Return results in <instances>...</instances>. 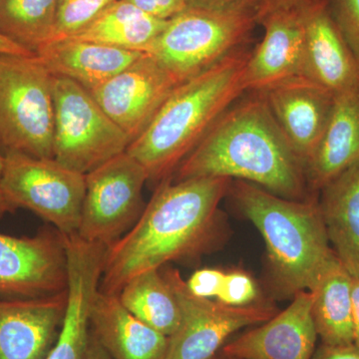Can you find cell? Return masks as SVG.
I'll use <instances>...</instances> for the list:
<instances>
[{"label": "cell", "mask_w": 359, "mask_h": 359, "mask_svg": "<svg viewBox=\"0 0 359 359\" xmlns=\"http://www.w3.org/2000/svg\"><path fill=\"white\" fill-rule=\"evenodd\" d=\"M53 75L37 55H0V146L53 158Z\"/></svg>", "instance_id": "6"}, {"label": "cell", "mask_w": 359, "mask_h": 359, "mask_svg": "<svg viewBox=\"0 0 359 359\" xmlns=\"http://www.w3.org/2000/svg\"><path fill=\"white\" fill-rule=\"evenodd\" d=\"M53 158L87 174L123 154L131 140L104 112L88 90L68 78L53 76Z\"/></svg>", "instance_id": "8"}, {"label": "cell", "mask_w": 359, "mask_h": 359, "mask_svg": "<svg viewBox=\"0 0 359 359\" xmlns=\"http://www.w3.org/2000/svg\"><path fill=\"white\" fill-rule=\"evenodd\" d=\"M143 54L73 39L53 40L36 52L53 76L68 78L88 91L116 76Z\"/></svg>", "instance_id": "20"}, {"label": "cell", "mask_w": 359, "mask_h": 359, "mask_svg": "<svg viewBox=\"0 0 359 359\" xmlns=\"http://www.w3.org/2000/svg\"><path fill=\"white\" fill-rule=\"evenodd\" d=\"M212 359H240V358H231V356H226L224 355V354H219V356H215Z\"/></svg>", "instance_id": "39"}, {"label": "cell", "mask_w": 359, "mask_h": 359, "mask_svg": "<svg viewBox=\"0 0 359 359\" xmlns=\"http://www.w3.org/2000/svg\"><path fill=\"white\" fill-rule=\"evenodd\" d=\"M351 299H353L354 344L359 346V276H353Z\"/></svg>", "instance_id": "34"}, {"label": "cell", "mask_w": 359, "mask_h": 359, "mask_svg": "<svg viewBox=\"0 0 359 359\" xmlns=\"http://www.w3.org/2000/svg\"><path fill=\"white\" fill-rule=\"evenodd\" d=\"M178 85L155 58L144 53L116 76L89 92L132 143L147 128Z\"/></svg>", "instance_id": "12"}, {"label": "cell", "mask_w": 359, "mask_h": 359, "mask_svg": "<svg viewBox=\"0 0 359 359\" xmlns=\"http://www.w3.org/2000/svg\"><path fill=\"white\" fill-rule=\"evenodd\" d=\"M353 276L335 256L321 271L311 287V316L321 344H354Z\"/></svg>", "instance_id": "23"}, {"label": "cell", "mask_w": 359, "mask_h": 359, "mask_svg": "<svg viewBox=\"0 0 359 359\" xmlns=\"http://www.w3.org/2000/svg\"><path fill=\"white\" fill-rule=\"evenodd\" d=\"M67 252V302L57 337L44 359H84L90 335V311L100 287L103 245L70 238Z\"/></svg>", "instance_id": "13"}, {"label": "cell", "mask_w": 359, "mask_h": 359, "mask_svg": "<svg viewBox=\"0 0 359 359\" xmlns=\"http://www.w3.org/2000/svg\"><path fill=\"white\" fill-rule=\"evenodd\" d=\"M313 359H359V346L355 344L346 346L321 344L314 351Z\"/></svg>", "instance_id": "32"}, {"label": "cell", "mask_w": 359, "mask_h": 359, "mask_svg": "<svg viewBox=\"0 0 359 359\" xmlns=\"http://www.w3.org/2000/svg\"><path fill=\"white\" fill-rule=\"evenodd\" d=\"M117 295L130 313L161 334L170 337L178 328V302L161 269L134 276Z\"/></svg>", "instance_id": "25"}, {"label": "cell", "mask_w": 359, "mask_h": 359, "mask_svg": "<svg viewBox=\"0 0 359 359\" xmlns=\"http://www.w3.org/2000/svg\"><path fill=\"white\" fill-rule=\"evenodd\" d=\"M261 93L276 124L306 167L325 134L337 95L302 76L285 80Z\"/></svg>", "instance_id": "14"}, {"label": "cell", "mask_w": 359, "mask_h": 359, "mask_svg": "<svg viewBox=\"0 0 359 359\" xmlns=\"http://www.w3.org/2000/svg\"><path fill=\"white\" fill-rule=\"evenodd\" d=\"M166 23L127 0H116L81 30L65 39L147 53Z\"/></svg>", "instance_id": "24"}, {"label": "cell", "mask_w": 359, "mask_h": 359, "mask_svg": "<svg viewBox=\"0 0 359 359\" xmlns=\"http://www.w3.org/2000/svg\"><path fill=\"white\" fill-rule=\"evenodd\" d=\"M229 193L266 243L269 273L280 297L313 287L334 257L318 205V195L285 199L261 187L237 180Z\"/></svg>", "instance_id": "4"}, {"label": "cell", "mask_w": 359, "mask_h": 359, "mask_svg": "<svg viewBox=\"0 0 359 359\" xmlns=\"http://www.w3.org/2000/svg\"><path fill=\"white\" fill-rule=\"evenodd\" d=\"M302 76L332 93L359 86V62L330 14L327 0L306 7Z\"/></svg>", "instance_id": "17"}, {"label": "cell", "mask_w": 359, "mask_h": 359, "mask_svg": "<svg viewBox=\"0 0 359 359\" xmlns=\"http://www.w3.org/2000/svg\"><path fill=\"white\" fill-rule=\"evenodd\" d=\"M231 184L228 178L161 182L131 230L106 249L99 290L117 295L137 275L211 252L223 233L219 205Z\"/></svg>", "instance_id": "1"}, {"label": "cell", "mask_w": 359, "mask_h": 359, "mask_svg": "<svg viewBox=\"0 0 359 359\" xmlns=\"http://www.w3.org/2000/svg\"><path fill=\"white\" fill-rule=\"evenodd\" d=\"M66 237L55 228L33 237L0 233V294L30 299L67 290Z\"/></svg>", "instance_id": "11"}, {"label": "cell", "mask_w": 359, "mask_h": 359, "mask_svg": "<svg viewBox=\"0 0 359 359\" xmlns=\"http://www.w3.org/2000/svg\"><path fill=\"white\" fill-rule=\"evenodd\" d=\"M149 15L169 20L187 8V0H127Z\"/></svg>", "instance_id": "31"}, {"label": "cell", "mask_w": 359, "mask_h": 359, "mask_svg": "<svg viewBox=\"0 0 359 359\" xmlns=\"http://www.w3.org/2000/svg\"><path fill=\"white\" fill-rule=\"evenodd\" d=\"M0 55L33 56L36 54L0 34Z\"/></svg>", "instance_id": "35"}, {"label": "cell", "mask_w": 359, "mask_h": 359, "mask_svg": "<svg viewBox=\"0 0 359 359\" xmlns=\"http://www.w3.org/2000/svg\"><path fill=\"white\" fill-rule=\"evenodd\" d=\"M144 167L125 152L85 174V197L77 236L109 247L137 223L146 204Z\"/></svg>", "instance_id": "9"}, {"label": "cell", "mask_w": 359, "mask_h": 359, "mask_svg": "<svg viewBox=\"0 0 359 359\" xmlns=\"http://www.w3.org/2000/svg\"><path fill=\"white\" fill-rule=\"evenodd\" d=\"M259 6L261 0L216 8L187 7L167 20L147 54L183 83L242 48L259 25Z\"/></svg>", "instance_id": "5"}, {"label": "cell", "mask_w": 359, "mask_h": 359, "mask_svg": "<svg viewBox=\"0 0 359 359\" xmlns=\"http://www.w3.org/2000/svg\"><path fill=\"white\" fill-rule=\"evenodd\" d=\"M249 1H257V0H187V7L216 8V7L233 6V4H244V2Z\"/></svg>", "instance_id": "37"}, {"label": "cell", "mask_w": 359, "mask_h": 359, "mask_svg": "<svg viewBox=\"0 0 359 359\" xmlns=\"http://www.w3.org/2000/svg\"><path fill=\"white\" fill-rule=\"evenodd\" d=\"M259 297V289L254 278L243 271L224 273L223 285L217 302L231 306L254 304Z\"/></svg>", "instance_id": "28"}, {"label": "cell", "mask_w": 359, "mask_h": 359, "mask_svg": "<svg viewBox=\"0 0 359 359\" xmlns=\"http://www.w3.org/2000/svg\"><path fill=\"white\" fill-rule=\"evenodd\" d=\"M115 1L116 0H60L55 37L53 40L65 39L79 32Z\"/></svg>", "instance_id": "27"}, {"label": "cell", "mask_w": 359, "mask_h": 359, "mask_svg": "<svg viewBox=\"0 0 359 359\" xmlns=\"http://www.w3.org/2000/svg\"><path fill=\"white\" fill-rule=\"evenodd\" d=\"M90 328L112 359H166L169 337L138 320L116 294L99 290Z\"/></svg>", "instance_id": "19"}, {"label": "cell", "mask_w": 359, "mask_h": 359, "mask_svg": "<svg viewBox=\"0 0 359 359\" xmlns=\"http://www.w3.org/2000/svg\"><path fill=\"white\" fill-rule=\"evenodd\" d=\"M359 163V86L335 96L332 117L306 164V181L318 194L330 180Z\"/></svg>", "instance_id": "21"}, {"label": "cell", "mask_w": 359, "mask_h": 359, "mask_svg": "<svg viewBox=\"0 0 359 359\" xmlns=\"http://www.w3.org/2000/svg\"><path fill=\"white\" fill-rule=\"evenodd\" d=\"M327 6L335 25L359 62V0H327Z\"/></svg>", "instance_id": "29"}, {"label": "cell", "mask_w": 359, "mask_h": 359, "mask_svg": "<svg viewBox=\"0 0 359 359\" xmlns=\"http://www.w3.org/2000/svg\"><path fill=\"white\" fill-rule=\"evenodd\" d=\"M4 154L0 152V221L4 218L6 214L11 212V208L6 204V200H4V195H2L1 191V177L2 171H4Z\"/></svg>", "instance_id": "38"}, {"label": "cell", "mask_w": 359, "mask_h": 359, "mask_svg": "<svg viewBox=\"0 0 359 359\" xmlns=\"http://www.w3.org/2000/svg\"><path fill=\"white\" fill-rule=\"evenodd\" d=\"M238 99L205 134L172 177L240 180L280 197L306 200V167L276 124L261 92Z\"/></svg>", "instance_id": "2"}, {"label": "cell", "mask_w": 359, "mask_h": 359, "mask_svg": "<svg viewBox=\"0 0 359 359\" xmlns=\"http://www.w3.org/2000/svg\"><path fill=\"white\" fill-rule=\"evenodd\" d=\"M224 273L226 271L219 269H198L186 280L187 287L196 297L216 299L223 285Z\"/></svg>", "instance_id": "30"}, {"label": "cell", "mask_w": 359, "mask_h": 359, "mask_svg": "<svg viewBox=\"0 0 359 359\" xmlns=\"http://www.w3.org/2000/svg\"><path fill=\"white\" fill-rule=\"evenodd\" d=\"M178 302L181 320L171 337L166 359H212L226 340L242 328L261 325L276 313L273 306H231L196 297L178 269H161Z\"/></svg>", "instance_id": "10"}, {"label": "cell", "mask_w": 359, "mask_h": 359, "mask_svg": "<svg viewBox=\"0 0 359 359\" xmlns=\"http://www.w3.org/2000/svg\"><path fill=\"white\" fill-rule=\"evenodd\" d=\"M306 4L273 11L259 21L264 35L248 60V92H262L285 80L302 76Z\"/></svg>", "instance_id": "18"}, {"label": "cell", "mask_w": 359, "mask_h": 359, "mask_svg": "<svg viewBox=\"0 0 359 359\" xmlns=\"http://www.w3.org/2000/svg\"><path fill=\"white\" fill-rule=\"evenodd\" d=\"M67 290L30 299H0V359H44L65 318Z\"/></svg>", "instance_id": "16"}, {"label": "cell", "mask_w": 359, "mask_h": 359, "mask_svg": "<svg viewBox=\"0 0 359 359\" xmlns=\"http://www.w3.org/2000/svg\"><path fill=\"white\" fill-rule=\"evenodd\" d=\"M84 359H112L107 351L103 348L100 342L96 339L95 335L90 328L88 346H87L86 353Z\"/></svg>", "instance_id": "36"}, {"label": "cell", "mask_w": 359, "mask_h": 359, "mask_svg": "<svg viewBox=\"0 0 359 359\" xmlns=\"http://www.w3.org/2000/svg\"><path fill=\"white\" fill-rule=\"evenodd\" d=\"M1 191L11 212L25 209L65 237L77 235L85 197V175L54 158L4 153Z\"/></svg>", "instance_id": "7"}, {"label": "cell", "mask_w": 359, "mask_h": 359, "mask_svg": "<svg viewBox=\"0 0 359 359\" xmlns=\"http://www.w3.org/2000/svg\"><path fill=\"white\" fill-rule=\"evenodd\" d=\"M250 51L240 48L197 76L179 84L147 128L126 152L144 167L156 186L172 178L205 134L247 93Z\"/></svg>", "instance_id": "3"}, {"label": "cell", "mask_w": 359, "mask_h": 359, "mask_svg": "<svg viewBox=\"0 0 359 359\" xmlns=\"http://www.w3.org/2000/svg\"><path fill=\"white\" fill-rule=\"evenodd\" d=\"M309 290L262 325L222 347V354L240 359H313L318 332L311 316Z\"/></svg>", "instance_id": "15"}, {"label": "cell", "mask_w": 359, "mask_h": 359, "mask_svg": "<svg viewBox=\"0 0 359 359\" xmlns=\"http://www.w3.org/2000/svg\"><path fill=\"white\" fill-rule=\"evenodd\" d=\"M318 205L335 256L359 276V163L318 191Z\"/></svg>", "instance_id": "22"}, {"label": "cell", "mask_w": 359, "mask_h": 359, "mask_svg": "<svg viewBox=\"0 0 359 359\" xmlns=\"http://www.w3.org/2000/svg\"><path fill=\"white\" fill-rule=\"evenodd\" d=\"M60 0H0V34L36 52L55 37Z\"/></svg>", "instance_id": "26"}, {"label": "cell", "mask_w": 359, "mask_h": 359, "mask_svg": "<svg viewBox=\"0 0 359 359\" xmlns=\"http://www.w3.org/2000/svg\"><path fill=\"white\" fill-rule=\"evenodd\" d=\"M309 1L311 0H262L259 11V25L264 16L273 11L302 6Z\"/></svg>", "instance_id": "33"}]
</instances>
